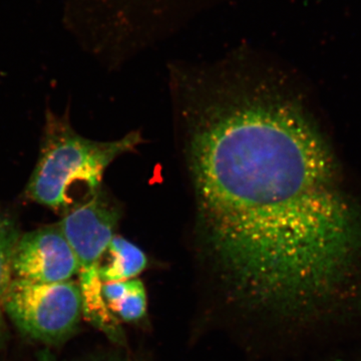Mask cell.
<instances>
[{
    "label": "cell",
    "instance_id": "cell-1",
    "mask_svg": "<svg viewBox=\"0 0 361 361\" xmlns=\"http://www.w3.org/2000/svg\"><path fill=\"white\" fill-rule=\"evenodd\" d=\"M174 115L204 257L236 295L281 320L327 302L355 264L353 211L302 106L257 71L176 80Z\"/></svg>",
    "mask_w": 361,
    "mask_h": 361
},
{
    "label": "cell",
    "instance_id": "cell-2",
    "mask_svg": "<svg viewBox=\"0 0 361 361\" xmlns=\"http://www.w3.org/2000/svg\"><path fill=\"white\" fill-rule=\"evenodd\" d=\"M141 142L137 132L113 142L92 141L63 121L49 120L26 195L40 205L68 212L78 205L80 190L85 198L99 190L106 168L118 157L135 151Z\"/></svg>",
    "mask_w": 361,
    "mask_h": 361
},
{
    "label": "cell",
    "instance_id": "cell-3",
    "mask_svg": "<svg viewBox=\"0 0 361 361\" xmlns=\"http://www.w3.org/2000/svg\"><path fill=\"white\" fill-rule=\"evenodd\" d=\"M4 308L21 334L45 344L65 341L82 314L80 286L71 280L37 283L13 278Z\"/></svg>",
    "mask_w": 361,
    "mask_h": 361
},
{
    "label": "cell",
    "instance_id": "cell-4",
    "mask_svg": "<svg viewBox=\"0 0 361 361\" xmlns=\"http://www.w3.org/2000/svg\"><path fill=\"white\" fill-rule=\"evenodd\" d=\"M13 278L59 283L80 272V263L59 225L45 226L18 239L13 256Z\"/></svg>",
    "mask_w": 361,
    "mask_h": 361
},
{
    "label": "cell",
    "instance_id": "cell-5",
    "mask_svg": "<svg viewBox=\"0 0 361 361\" xmlns=\"http://www.w3.org/2000/svg\"><path fill=\"white\" fill-rule=\"evenodd\" d=\"M120 219V209L99 190L66 212L59 225L77 255L80 269L99 265L116 236Z\"/></svg>",
    "mask_w": 361,
    "mask_h": 361
},
{
    "label": "cell",
    "instance_id": "cell-6",
    "mask_svg": "<svg viewBox=\"0 0 361 361\" xmlns=\"http://www.w3.org/2000/svg\"><path fill=\"white\" fill-rule=\"evenodd\" d=\"M99 266L80 269L78 272L82 314L94 326L116 341L122 337V334L115 314L111 312L104 298V282L99 276Z\"/></svg>",
    "mask_w": 361,
    "mask_h": 361
},
{
    "label": "cell",
    "instance_id": "cell-7",
    "mask_svg": "<svg viewBox=\"0 0 361 361\" xmlns=\"http://www.w3.org/2000/svg\"><path fill=\"white\" fill-rule=\"evenodd\" d=\"M106 251L110 255L109 262L99 266V276L103 282L133 279L148 264V259L142 249L123 237H114Z\"/></svg>",
    "mask_w": 361,
    "mask_h": 361
},
{
    "label": "cell",
    "instance_id": "cell-8",
    "mask_svg": "<svg viewBox=\"0 0 361 361\" xmlns=\"http://www.w3.org/2000/svg\"><path fill=\"white\" fill-rule=\"evenodd\" d=\"M18 241V233L9 221L0 217V348L6 341V313L4 303L9 285L13 279V256L16 243Z\"/></svg>",
    "mask_w": 361,
    "mask_h": 361
},
{
    "label": "cell",
    "instance_id": "cell-9",
    "mask_svg": "<svg viewBox=\"0 0 361 361\" xmlns=\"http://www.w3.org/2000/svg\"><path fill=\"white\" fill-rule=\"evenodd\" d=\"M109 307L114 314H118L125 322L141 319L147 310L144 285L140 280H126L122 295L109 304Z\"/></svg>",
    "mask_w": 361,
    "mask_h": 361
}]
</instances>
